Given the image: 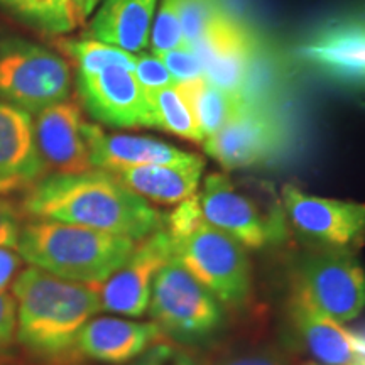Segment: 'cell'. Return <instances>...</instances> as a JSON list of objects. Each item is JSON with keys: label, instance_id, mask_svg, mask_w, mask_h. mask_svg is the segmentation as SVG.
<instances>
[{"label": "cell", "instance_id": "8fae6325", "mask_svg": "<svg viewBox=\"0 0 365 365\" xmlns=\"http://www.w3.org/2000/svg\"><path fill=\"white\" fill-rule=\"evenodd\" d=\"M198 203L210 225L225 232L245 249H264L276 244L284 234V228L264 215L223 173H213L205 180Z\"/></svg>", "mask_w": 365, "mask_h": 365}, {"label": "cell", "instance_id": "d6a6232c", "mask_svg": "<svg viewBox=\"0 0 365 365\" xmlns=\"http://www.w3.org/2000/svg\"><path fill=\"white\" fill-rule=\"evenodd\" d=\"M21 254L14 252L12 249L0 247V289H6L16 279L17 271L21 269Z\"/></svg>", "mask_w": 365, "mask_h": 365}, {"label": "cell", "instance_id": "8992f818", "mask_svg": "<svg viewBox=\"0 0 365 365\" xmlns=\"http://www.w3.org/2000/svg\"><path fill=\"white\" fill-rule=\"evenodd\" d=\"M148 309L163 333L182 344L208 340L225 318L220 301L175 255L154 277Z\"/></svg>", "mask_w": 365, "mask_h": 365}, {"label": "cell", "instance_id": "603a6c76", "mask_svg": "<svg viewBox=\"0 0 365 365\" xmlns=\"http://www.w3.org/2000/svg\"><path fill=\"white\" fill-rule=\"evenodd\" d=\"M0 6L24 24L49 36L70 33L80 22L73 0H0Z\"/></svg>", "mask_w": 365, "mask_h": 365}, {"label": "cell", "instance_id": "277c9868", "mask_svg": "<svg viewBox=\"0 0 365 365\" xmlns=\"http://www.w3.org/2000/svg\"><path fill=\"white\" fill-rule=\"evenodd\" d=\"M129 237L107 234L71 223L34 220L21 228V257L61 279L98 286L124 264L135 249Z\"/></svg>", "mask_w": 365, "mask_h": 365}, {"label": "cell", "instance_id": "5b68a950", "mask_svg": "<svg viewBox=\"0 0 365 365\" xmlns=\"http://www.w3.org/2000/svg\"><path fill=\"white\" fill-rule=\"evenodd\" d=\"M71 91L66 58L33 41L0 36V102L29 113L65 102Z\"/></svg>", "mask_w": 365, "mask_h": 365}, {"label": "cell", "instance_id": "7402d4cb", "mask_svg": "<svg viewBox=\"0 0 365 365\" xmlns=\"http://www.w3.org/2000/svg\"><path fill=\"white\" fill-rule=\"evenodd\" d=\"M178 85L186 102L190 103L203 140L225 127L249 102L245 93H234V91L218 88L210 83L205 76Z\"/></svg>", "mask_w": 365, "mask_h": 365}, {"label": "cell", "instance_id": "30bf717a", "mask_svg": "<svg viewBox=\"0 0 365 365\" xmlns=\"http://www.w3.org/2000/svg\"><path fill=\"white\" fill-rule=\"evenodd\" d=\"M80 102L91 118L118 129H154L149 97L134 76L120 66L97 73H76Z\"/></svg>", "mask_w": 365, "mask_h": 365}, {"label": "cell", "instance_id": "ba28073f", "mask_svg": "<svg viewBox=\"0 0 365 365\" xmlns=\"http://www.w3.org/2000/svg\"><path fill=\"white\" fill-rule=\"evenodd\" d=\"M282 205L291 225L322 247L355 252L365 242V203L308 195L287 185Z\"/></svg>", "mask_w": 365, "mask_h": 365}, {"label": "cell", "instance_id": "5bb4252c", "mask_svg": "<svg viewBox=\"0 0 365 365\" xmlns=\"http://www.w3.org/2000/svg\"><path fill=\"white\" fill-rule=\"evenodd\" d=\"M205 70V78L218 88L244 93L254 56V36L249 27L222 9L205 26L193 44Z\"/></svg>", "mask_w": 365, "mask_h": 365}, {"label": "cell", "instance_id": "83f0119b", "mask_svg": "<svg viewBox=\"0 0 365 365\" xmlns=\"http://www.w3.org/2000/svg\"><path fill=\"white\" fill-rule=\"evenodd\" d=\"M168 68L170 75L175 80V83H186V81L202 78L205 76V70L202 61H200L198 54L188 46H181V48L170 49L158 54Z\"/></svg>", "mask_w": 365, "mask_h": 365}, {"label": "cell", "instance_id": "74e56055", "mask_svg": "<svg viewBox=\"0 0 365 365\" xmlns=\"http://www.w3.org/2000/svg\"><path fill=\"white\" fill-rule=\"evenodd\" d=\"M307 365H319V364H307Z\"/></svg>", "mask_w": 365, "mask_h": 365}, {"label": "cell", "instance_id": "2e32d148", "mask_svg": "<svg viewBox=\"0 0 365 365\" xmlns=\"http://www.w3.org/2000/svg\"><path fill=\"white\" fill-rule=\"evenodd\" d=\"M44 176L33 113L0 102V196L27 191Z\"/></svg>", "mask_w": 365, "mask_h": 365}, {"label": "cell", "instance_id": "9c48e42d", "mask_svg": "<svg viewBox=\"0 0 365 365\" xmlns=\"http://www.w3.org/2000/svg\"><path fill=\"white\" fill-rule=\"evenodd\" d=\"M286 144V130L272 110L249 100L244 108L202 145L223 170H245L276 156Z\"/></svg>", "mask_w": 365, "mask_h": 365}, {"label": "cell", "instance_id": "4dcf8cb0", "mask_svg": "<svg viewBox=\"0 0 365 365\" xmlns=\"http://www.w3.org/2000/svg\"><path fill=\"white\" fill-rule=\"evenodd\" d=\"M137 365H196L188 354L182 352L180 346L158 341L145 350L143 359Z\"/></svg>", "mask_w": 365, "mask_h": 365}, {"label": "cell", "instance_id": "1f68e13d", "mask_svg": "<svg viewBox=\"0 0 365 365\" xmlns=\"http://www.w3.org/2000/svg\"><path fill=\"white\" fill-rule=\"evenodd\" d=\"M17 333V304L16 299L7 293L6 289H0V354L11 349L16 340Z\"/></svg>", "mask_w": 365, "mask_h": 365}, {"label": "cell", "instance_id": "836d02e7", "mask_svg": "<svg viewBox=\"0 0 365 365\" xmlns=\"http://www.w3.org/2000/svg\"><path fill=\"white\" fill-rule=\"evenodd\" d=\"M222 365H284L282 359L274 352H247L235 355V357L228 359Z\"/></svg>", "mask_w": 365, "mask_h": 365}, {"label": "cell", "instance_id": "9a60e30c", "mask_svg": "<svg viewBox=\"0 0 365 365\" xmlns=\"http://www.w3.org/2000/svg\"><path fill=\"white\" fill-rule=\"evenodd\" d=\"M34 139L46 173L75 175L93 170L83 137L80 105L65 100L34 113Z\"/></svg>", "mask_w": 365, "mask_h": 365}, {"label": "cell", "instance_id": "e575fe53", "mask_svg": "<svg viewBox=\"0 0 365 365\" xmlns=\"http://www.w3.org/2000/svg\"><path fill=\"white\" fill-rule=\"evenodd\" d=\"M100 2H102V0H85V6H83V21L86 19V17L90 16L91 12L95 11V9L98 7Z\"/></svg>", "mask_w": 365, "mask_h": 365}, {"label": "cell", "instance_id": "d4e9b609", "mask_svg": "<svg viewBox=\"0 0 365 365\" xmlns=\"http://www.w3.org/2000/svg\"><path fill=\"white\" fill-rule=\"evenodd\" d=\"M54 46L59 53H63L75 63L78 71L97 73L110 66H120L134 71L135 54L127 53L115 46L105 44L102 41L58 38L54 41Z\"/></svg>", "mask_w": 365, "mask_h": 365}, {"label": "cell", "instance_id": "d590c367", "mask_svg": "<svg viewBox=\"0 0 365 365\" xmlns=\"http://www.w3.org/2000/svg\"><path fill=\"white\" fill-rule=\"evenodd\" d=\"M73 4H75L76 14H78V21L81 22V21H83V6H85V0H73Z\"/></svg>", "mask_w": 365, "mask_h": 365}, {"label": "cell", "instance_id": "52a82bcc", "mask_svg": "<svg viewBox=\"0 0 365 365\" xmlns=\"http://www.w3.org/2000/svg\"><path fill=\"white\" fill-rule=\"evenodd\" d=\"M293 289L336 322H352L365 309V271L352 250L308 255L294 274Z\"/></svg>", "mask_w": 365, "mask_h": 365}, {"label": "cell", "instance_id": "f546056e", "mask_svg": "<svg viewBox=\"0 0 365 365\" xmlns=\"http://www.w3.org/2000/svg\"><path fill=\"white\" fill-rule=\"evenodd\" d=\"M21 228V212L12 202L0 196V247L17 249Z\"/></svg>", "mask_w": 365, "mask_h": 365}, {"label": "cell", "instance_id": "f1b7e54d", "mask_svg": "<svg viewBox=\"0 0 365 365\" xmlns=\"http://www.w3.org/2000/svg\"><path fill=\"white\" fill-rule=\"evenodd\" d=\"M132 73H134V76L145 93H153L156 90L175 85V80H173L170 71L164 66L158 54H139Z\"/></svg>", "mask_w": 365, "mask_h": 365}, {"label": "cell", "instance_id": "7c38bea8", "mask_svg": "<svg viewBox=\"0 0 365 365\" xmlns=\"http://www.w3.org/2000/svg\"><path fill=\"white\" fill-rule=\"evenodd\" d=\"M304 65L325 78L365 86V16H346L317 27L298 48Z\"/></svg>", "mask_w": 365, "mask_h": 365}, {"label": "cell", "instance_id": "3957f363", "mask_svg": "<svg viewBox=\"0 0 365 365\" xmlns=\"http://www.w3.org/2000/svg\"><path fill=\"white\" fill-rule=\"evenodd\" d=\"M164 230L170 237L175 259L220 301L223 308L244 307L252 291L247 249L205 220L198 193L178 203L166 215Z\"/></svg>", "mask_w": 365, "mask_h": 365}, {"label": "cell", "instance_id": "6da1fadb", "mask_svg": "<svg viewBox=\"0 0 365 365\" xmlns=\"http://www.w3.org/2000/svg\"><path fill=\"white\" fill-rule=\"evenodd\" d=\"M22 212L36 220L71 223L135 242L163 230L166 223L148 200L102 170L46 175L26 191Z\"/></svg>", "mask_w": 365, "mask_h": 365}, {"label": "cell", "instance_id": "e0dca14e", "mask_svg": "<svg viewBox=\"0 0 365 365\" xmlns=\"http://www.w3.org/2000/svg\"><path fill=\"white\" fill-rule=\"evenodd\" d=\"M83 137L91 168L108 173L154 164H176L195 156V153H186L154 137L107 134L102 127L90 122L83 124Z\"/></svg>", "mask_w": 365, "mask_h": 365}, {"label": "cell", "instance_id": "4316f807", "mask_svg": "<svg viewBox=\"0 0 365 365\" xmlns=\"http://www.w3.org/2000/svg\"><path fill=\"white\" fill-rule=\"evenodd\" d=\"M218 11H220V0H182L181 33L185 46L193 48L207 22Z\"/></svg>", "mask_w": 365, "mask_h": 365}, {"label": "cell", "instance_id": "ac0fdd59", "mask_svg": "<svg viewBox=\"0 0 365 365\" xmlns=\"http://www.w3.org/2000/svg\"><path fill=\"white\" fill-rule=\"evenodd\" d=\"M164 335L156 323L91 318L76 339V352L100 364L122 365L140 357Z\"/></svg>", "mask_w": 365, "mask_h": 365}, {"label": "cell", "instance_id": "8d00e7d4", "mask_svg": "<svg viewBox=\"0 0 365 365\" xmlns=\"http://www.w3.org/2000/svg\"><path fill=\"white\" fill-rule=\"evenodd\" d=\"M359 365H365V344H364V354H362V359H360Z\"/></svg>", "mask_w": 365, "mask_h": 365}, {"label": "cell", "instance_id": "484cf974", "mask_svg": "<svg viewBox=\"0 0 365 365\" xmlns=\"http://www.w3.org/2000/svg\"><path fill=\"white\" fill-rule=\"evenodd\" d=\"M181 6L182 0H158L149 41L153 54L185 46L181 33Z\"/></svg>", "mask_w": 365, "mask_h": 365}, {"label": "cell", "instance_id": "ffe728a7", "mask_svg": "<svg viewBox=\"0 0 365 365\" xmlns=\"http://www.w3.org/2000/svg\"><path fill=\"white\" fill-rule=\"evenodd\" d=\"M88 24V38L130 54L148 49L158 0H102Z\"/></svg>", "mask_w": 365, "mask_h": 365}, {"label": "cell", "instance_id": "4fadbf2b", "mask_svg": "<svg viewBox=\"0 0 365 365\" xmlns=\"http://www.w3.org/2000/svg\"><path fill=\"white\" fill-rule=\"evenodd\" d=\"M170 259L173 249L164 228L137 242L130 257L97 286L100 309L129 318L143 317L149 308L154 277Z\"/></svg>", "mask_w": 365, "mask_h": 365}, {"label": "cell", "instance_id": "44dd1931", "mask_svg": "<svg viewBox=\"0 0 365 365\" xmlns=\"http://www.w3.org/2000/svg\"><path fill=\"white\" fill-rule=\"evenodd\" d=\"M203 171L205 159L195 154L188 161L129 168L112 175L148 202L178 205L198 193Z\"/></svg>", "mask_w": 365, "mask_h": 365}, {"label": "cell", "instance_id": "cb8c5ba5", "mask_svg": "<svg viewBox=\"0 0 365 365\" xmlns=\"http://www.w3.org/2000/svg\"><path fill=\"white\" fill-rule=\"evenodd\" d=\"M150 107L154 113V129L170 132L173 135L190 140V143H203L196 120L186 102L180 85H170L166 88L148 93Z\"/></svg>", "mask_w": 365, "mask_h": 365}, {"label": "cell", "instance_id": "7a4b0ae2", "mask_svg": "<svg viewBox=\"0 0 365 365\" xmlns=\"http://www.w3.org/2000/svg\"><path fill=\"white\" fill-rule=\"evenodd\" d=\"M12 291L17 340L39 359L75 354L81 328L100 312L97 286L61 279L34 266L16 277Z\"/></svg>", "mask_w": 365, "mask_h": 365}, {"label": "cell", "instance_id": "d6986e66", "mask_svg": "<svg viewBox=\"0 0 365 365\" xmlns=\"http://www.w3.org/2000/svg\"><path fill=\"white\" fill-rule=\"evenodd\" d=\"M289 318L303 345L319 365H359L364 341L335 318L314 308L296 289L289 298Z\"/></svg>", "mask_w": 365, "mask_h": 365}]
</instances>
